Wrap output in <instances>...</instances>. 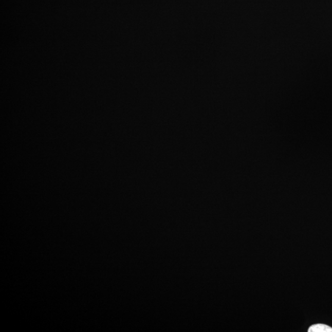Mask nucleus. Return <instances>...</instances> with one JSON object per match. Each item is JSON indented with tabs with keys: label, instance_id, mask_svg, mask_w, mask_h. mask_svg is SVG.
<instances>
[{
	"label": "nucleus",
	"instance_id": "obj_1",
	"mask_svg": "<svg viewBox=\"0 0 332 332\" xmlns=\"http://www.w3.org/2000/svg\"><path fill=\"white\" fill-rule=\"evenodd\" d=\"M309 332H332V328L324 324L312 325L308 329Z\"/></svg>",
	"mask_w": 332,
	"mask_h": 332
}]
</instances>
